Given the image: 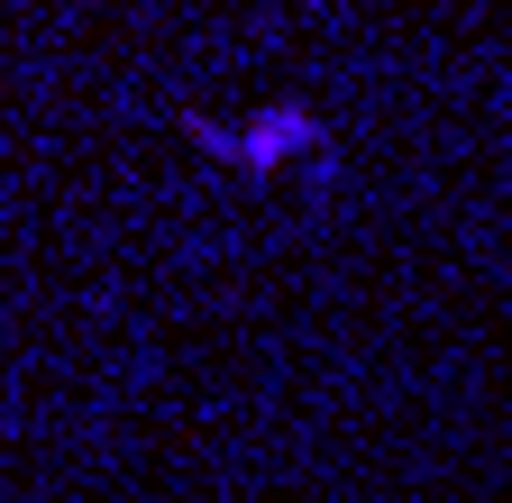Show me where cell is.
<instances>
[{"label":"cell","instance_id":"obj_1","mask_svg":"<svg viewBox=\"0 0 512 503\" xmlns=\"http://www.w3.org/2000/svg\"><path fill=\"white\" fill-rule=\"evenodd\" d=\"M202 147L238 174V183H320L339 165V138L311 101H256L238 119H211Z\"/></svg>","mask_w":512,"mask_h":503}]
</instances>
